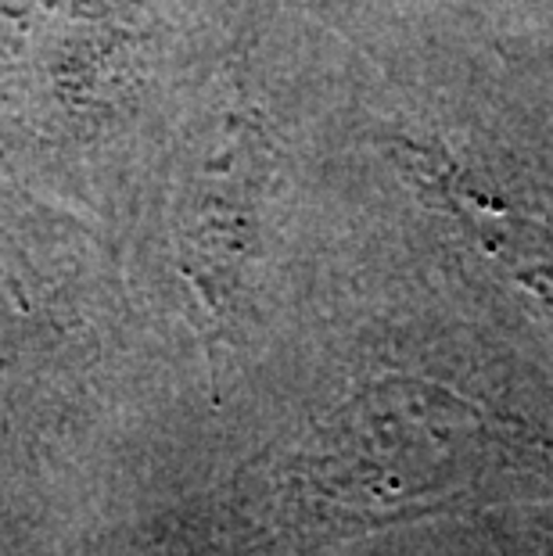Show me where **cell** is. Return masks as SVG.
Instances as JSON below:
<instances>
[{"instance_id": "1", "label": "cell", "mask_w": 553, "mask_h": 556, "mask_svg": "<svg viewBox=\"0 0 553 556\" xmlns=\"http://www.w3.org/2000/svg\"><path fill=\"white\" fill-rule=\"evenodd\" d=\"M417 169L428 176L431 194H439L445 216L503 274L514 277L525 291H532L536 299L553 305V230L546 223L445 155L431 151Z\"/></svg>"}]
</instances>
